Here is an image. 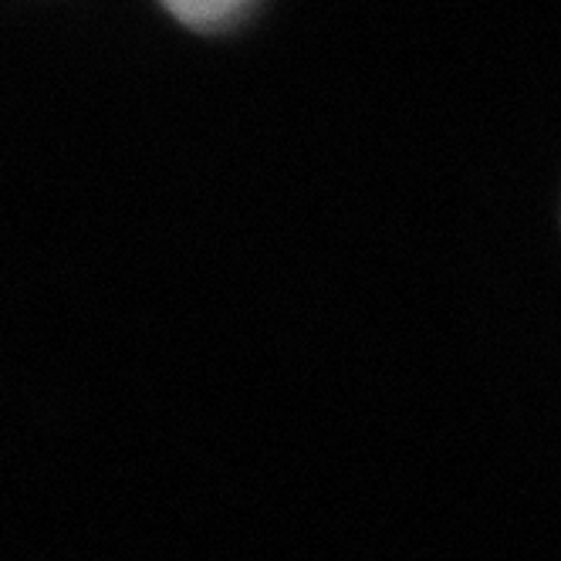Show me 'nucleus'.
Listing matches in <instances>:
<instances>
[{"mask_svg":"<svg viewBox=\"0 0 561 561\" xmlns=\"http://www.w3.org/2000/svg\"><path fill=\"white\" fill-rule=\"evenodd\" d=\"M159 4L190 27H220L233 21L251 0H159Z\"/></svg>","mask_w":561,"mask_h":561,"instance_id":"nucleus-1","label":"nucleus"}]
</instances>
